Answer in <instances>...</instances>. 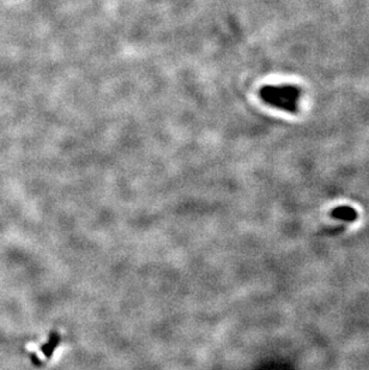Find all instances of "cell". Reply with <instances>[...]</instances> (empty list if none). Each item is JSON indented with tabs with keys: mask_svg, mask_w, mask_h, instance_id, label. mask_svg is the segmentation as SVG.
Returning a JSON list of instances; mask_svg holds the SVG:
<instances>
[{
	"mask_svg": "<svg viewBox=\"0 0 369 370\" xmlns=\"http://www.w3.org/2000/svg\"><path fill=\"white\" fill-rule=\"evenodd\" d=\"M302 91L292 84L264 85L259 90L260 100L272 108L295 114L300 109Z\"/></svg>",
	"mask_w": 369,
	"mask_h": 370,
	"instance_id": "6da1fadb",
	"label": "cell"
},
{
	"mask_svg": "<svg viewBox=\"0 0 369 370\" xmlns=\"http://www.w3.org/2000/svg\"><path fill=\"white\" fill-rule=\"evenodd\" d=\"M333 214H335L337 218L346 219V221H354L356 218V212L351 208H345V206L337 208Z\"/></svg>",
	"mask_w": 369,
	"mask_h": 370,
	"instance_id": "7a4b0ae2",
	"label": "cell"
}]
</instances>
